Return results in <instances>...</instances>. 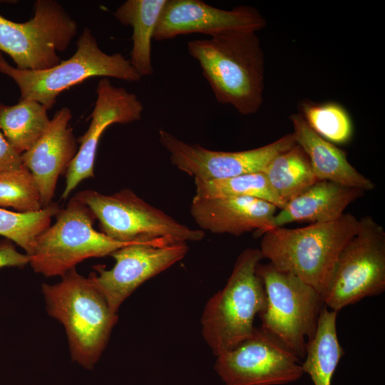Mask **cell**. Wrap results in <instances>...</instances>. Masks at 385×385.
I'll use <instances>...</instances> for the list:
<instances>
[{
    "label": "cell",
    "mask_w": 385,
    "mask_h": 385,
    "mask_svg": "<svg viewBox=\"0 0 385 385\" xmlns=\"http://www.w3.org/2000/svg\"><path fill=\"white\" fill-rule=\"evenodd\" d=\"M216 100L242 115L258 111L263 101L264 53L255 31H237L187 43Z\"/></svg>",
    "instance_id": "1"
},
{
    "label": "cell",
    "mask_w": 385,
    "mask_h": 385,
    "mask_svg": "<svg viewBox=\"0 0 385 385\" xmlns=\"http://www.w3.org/2000/svg\"><path fill=\"white\" fill-rule=\"evenodd\" d=\"M41 291L48 314L64 327L71 360L93 369L109 340L118 314L90 277L76 268L56 284L43 283Z\"/></svg>",
    "instance_id": "2"
},
{
    "label": "cell",
    "mask_w": 385,
    "mask_h": 385,
    "mask_svg": "<svg viewBox=\"0 0 385 385\" xmlns=\"http://www.w3.org/2000/svg\"><path fill=\"white\" fill-rule=\"evenodd\" d=\"M358 225L354 215L344 213L334 221L304 227H276L262 235L260 250L277 269L296 275L322 295L340 252Z\"/></svg>",
    "instance_id": "3"
},
{
    "label": "cell",
    "mask_w": 385,
    "mask_h": 385,
    "mask_svg": "<svg viewBox=\"0 0 385 385\" xmlns=\"http://www.w3.org/2000/svg\"><path fill=\"white\" fill-rule=\"evenodd\" d=\"M260 249L246 248L238 256L225 286L207 302L202 333L214 355L230 350L255 330L254 319L267 306V296L256 268Z\"/></svg>",
    "instance_id": "4"
},
{
    "label": "cell",
    "mask_w": 385,
    "mask_h": 385,
    "mask_svg": "<svg viewBox=\"0 0 385 385\" xmlns=\"http://www.w3.org/2000/svg\"><path fill=\"white\" fill-rule=\"evenodd\" d=\"M0 73L16 83L20 101L33 100L48 110L54 106L61 93L90 78L112 77L128 82L141 79L121 53L103 51L87 27L77 40L73 55L58 65L40 71L20 70L9 64L0 52Z\"/></svg>",
    "instance_id": "5"
},
{
    "label": "cell",
    "mask_w": 385,
    "mask_h": 385,
    "mask_svg": "<svg viewBox=\"0 0 385 385\" xmlns=\"http://www.w3.org/2000/svg\"><path fill=\"white\" fill-rule=\"evenodd\" d=\"M75 195L91 209L101 232L118 242L168 245L197 242L205 237L203 230L179 222L130 189L111 195L86 190Z\"/></svg>",
    "instance_id": "6"
},
{
    "label": "cell",
    "mask_w": 385,
    "mask_h": 385,
    "mask_svg": "<svg viewBox=\"0 0 385 385\" xmlns=\"http://www.w3.org/2000/svg\"><path fill=\"white\" fill-rule=\"evenodd\" d=\"M267 296V306L258 316L261 328L299 359L314 335L322 308V295L296 275L270 262L257 265Z\"/></svg>",
    "instance_id": "7"
},
{
    "label": "cell",
    "mask_w": 385,
    "mask_h": 385,
    "mask_svg": "<svg viewBox=\"0 0 385 385\" xmlns=\"http://www.w3.org/2000/svg\"><path fill=\"white\" fill-rule=\"evenodd\" d=\"M55 217L56 222L37 237L34 251L29 256L34 271L46 277H62L86 259L111 255L130 244L115 241L96 230L93 213L76 195Z\"/></svg>",
    "instance_id": "8"
},
{
    "label": "cell",
    "mask_w": 385,
    "mask_h": 385,
    "mask_svg": "<svg viewBox=\"0 0 385 385\" xmlns=\"http://www.w3.org/2000/svg\"><path fill=\"white\" fill-rule=\"evenodd\" d=\"M385 290V231L369 215L359 220L355 235L340 252L322 294L324 305L338 312Z\"/></svg>",
    "instance_id": "9"
},
{
    "label": "cell",
    "mask_w": 385,
    "mask_h": 385,
    "mask_svg": "<svg viewBox=\"0 0 385 385\" xmlns=\"http://www.w3.org/2000/svg\"><path fill=\"white\" fill-rule=\"evenodd\" d=\"M34 17L23 23L0 14V52L20 70L40 71L61 61L58 52L68 47L78 31L76 21L56 1L37 0Z\"/></svg>",
    "instance_id": "10"
},
{
    "label": "cell",
    "mask_w": 385,
    "mask_h": 385,
    "mask_svg": "<svg viewBox=\"0 0 385 385\" xmlns=\"http://www.w3.org/2000/svg\"><path fill=\"white\" fill-rule=\"evenodd\" d=\"M216 357L215 370L225 385H280L304 374L300 359L261 327Z\"/></svg>",
    "instance_id": "11"
},
{
    "label": "cell",
    "mask_w": 385,
    "mask_h": 385,
    "mask_svg": "<svg viewBox=\"0 0 385 385\" xmlns=\"http://www.w3.org/2000/svg\"><path fill=\"white\" fill-rule=\"evenodd\" d=\"M158 134V141L169 153L172 163L195 180H200L263 173L277 155L296 144L293 133H289L257 148L219 151L186 143L163 129H160Z\"/></svg>",
    "instance_id": "12"
},
{
    "label": "cell",
    "mask_w": 385,
    "mask_h": 385,
    "mask_svg": "<svg viewBox=\"0 0 385 385\" xmlns=\"http://www.w3.org/2000/svg\"><path fill=\"white\" fill-rule=\"evenodd\" d=\"M189 247L185 242L162 245L130 243L111 254L115 261L111 270L93 267L98 274L89 277L105 297L111 311L118 314L121 304L139 286L182 260Z\"/></svg>",
    "instance_id": "13"
},
{
    "label": "cell",
    "mask_w": 385,
    "mask_h": 385,
    "mask_svg": "<svg viewBox=\"0 0 385 385\" xmlns=\"http://www.w3.org/2000/svg\"><path fill=\"white\" fill-rule=\"evenodd\" d=\"M97 98L89 116L90 125L78 140V152L66 174L61 198L66 199L85 179L94 177L97 148L106 129L115 123L127 124L141 119L143 106L138 96L102 78L96 87Z\"/></svg>",
    "instance_id": "14"
},
{
    "label": "cell",
    "mask_w": 385,
    "mask_h": 385,
    "mask_svg": "<svg viewBox=\"0 0 385 385\" xmlns=\"http://www.w3.org/2000/svg\"><path fill=\"white\" fill-rule=\"evenodd\" d=\"M265 25L262 15L251 6H239L226 10L201 0H166L153 39L162 41L190 34L213 37L231 31L257 32Z\"/></svg>",
    "instance_id": "15"
},
{
    "label": "cell",
    "mask_w": 385,
    "mask_h": 385,
    "mask_svg": "<svg viewBox=\"0 0 385 385\" xmlns=\"http://www.w3.org/2000/svg\"><path fill=\"white\" fill-rule=\"evenodd\" d=\"M71 110L56 112L41 137L21 154L23 165L32 174L38 186L43 208L51 204L58 179L65 175L78 148L69 122Z\"/></svg>",
    "instance_id": "16"
},
{
    "label": "cell",
    "mask_w": 385,
    "mask_h": 385,
    "mask_svg": "<svg viewBox=\"0 0 385 385\" xmlns=\"http://www.w3.org/2000/svg\"><path fill=\"white\" fill-rule=\"evenodd\" d=\"M277 210L274 204L252 197H193L190 205L191 216L200 230L235 236L252 231L262 235L275 227Z\"/></svg>",
    "instance_id": "17"
},
{
    "label": "cell",
    "mask_w": 385,
    "mask_h": 385,
    "mask_svg": "<svg viewBox=\"0 0 385 385\" xmlns=\"http://www.w3.org/2000/svg\"><path fill=\"white\" fill-rule=\"evenodd\" d=\"M290 119L295 143L307 156L318 180H329L365 192L375 188L370 179L350 164L343 150L317 135L300 114H293Z\"/></svg>",
    "instance_id": "18"
},
{
    "label": "cell",
    "mask_w": 385,
    "mask_h": 385,
    "mask_svg": "<svg viewBox=\"0 0 385 385\" xmlns=\"http://www.w3.org/2000/svg\"><path fill=\"white\" fill-rule=\"evenodd\" d=\"M365 191L329 180H318L276 213L274 227L295 222L322 223L339 218Z\"/></svg>",
    "instance_id": "19"
},
{
    "label": "cell",
    "mask_w": 385,
    "mask_h": 385,
    "mask_svg": "<svg viewBox=\"0 0 385 385\" xmlns=\"http://www.w3.org/2000/svg\"><path fill=\"white\" fill-rule=\"evenodd\" d=\"M165 2L166 0H127L113 13L121 24L133 29L129 61L141 78L150 76L154 72L151 44Z\"/></svg>",
    "instance_id": "20"
},
{
    "label": "cell",
    "mask_w": 385,
    "mask_h": 385,
    "mask_svg": "<svg viewBox=\"0 0 385 385\" xmlns=\"http://www.w3.org/2000/svg\"><path fill=\"white\" fill-rule=\"evenodd\" d=\"M337 312L324 306L316 332L307 344L302 368L314 385H332L334 374L344 354L337 336Z\"/></svg>",
    "instance_id": "21"
},
{
    "label": "cell",
    "mask_w": 385,
    "mask_h": 385,
    "mask_svg": "<svg viewBox=\"0 0 385 385\" xmlns=\"http://www.w3.org/2000/svg\"><path fill=\"white\" fill-rule=\"evenodd\" d=\"M48 109L33 100H19L15 105L0 103V131L19 154L29 150L47 128Z\"/></svg>",
    "instance_id": "22"
},
{
    "label": "cell",
    "mask_w": 385,
    "mask_h": 385,
    "mask_svg": "<svg viewBox=\"0 0 385 385\" xmlns=\"http://www.w3.org/2000/svg\"><path fill=\"white\" fill-rule=\"evenodd\" d=\"M263 173L285 205L318 181L307 156L297 144L277 155Z\"/></svg>",
    "instance_id": "23"
},
{
    "label": "cell",
    "mask_w": 385,
    "mask_h": 385,
    "mask_svg": "<svg viewBox=\"0 0 385 385\" xmlns=\"http://www.w3.org/2000/svg\"><path fill=\"white\" fill-rule=\"evenodd\" d=\"M195 184L196 198L252 197L268 201L279 210L285 205L272 190L262 172L210 180H195Z\"/></svg>",
    "instance_id": "24"
},
{
    "label": "cell",
    "mask_w": 385,
    "mask_h": 385,
    "mask_svg": "<svg viewBox=\"0 0 385 385\" xmlns=\"http://www.w3.org/2000/svg\"><path fill=\"white\" fill-rule=\"evenodd\" d=\"M60 208L51 203L34 212H18L0 207V235L20 246L31 256L37 237L50 227Z\"/></svg>",
    "instance_id": "25"
},
{
    "label": "cell",
    "mask_w": 385,
    "mask_h": 385,
    "mask_svg": "<svg viewBox=\"0 0 385 385\" xmlns=\"http://www.w3.org/2000/svg\"><path fill=\"white\" fill-rule=\"evenodd\" d=\"M300 114L317 135L334 145L348 143L354 135L351 118L344 106L335 102H304Z\"/></svg>",
    "instance_id": "26"
},
{
    "label": "cell",
    "mask_w": 385,
    "mask_h": 385,
    "mask_svg": "<svg viewBox=\"0 0 385 385\" xmlns=\"http://www.w3.org/2000/svg\"><path fill=\"white\" fill-rule=\"evenodd\" d=\"M0 207L22 213L43 209L38 186L25 166L0 173Z\"/></svg>",
    "instance_id": "27"
},
{
    "label": "cell",
    "mask_w": 385,
    "mask_h": 385,
    "mask_svg": "<svg viewBox=\"0 0 385 385\" xmlns=\"http://www.w3.org/2000/svg\"><path fill=\"white\" fill-rule=\"evenodd\" d=\"M30 257L18 252L13 242L0 240V269L3 267H24L29 264Z\"/></svg>",
    "instance_id": "28"
},
{
    "label": "cell",
    "mask_w": 385,
    "mask_h": 385,
    "mask_svg": "<svg viewBox=\"0 0 385 385\" xmlns=\"http://www.w3.org/2000/svg\"><path fill=\"white\" fill-rule=\"evenodd\" d=\"M22 165L21 154L9 144L0 131V173L19 168Z\"/></svg>",
    "instance_id": "29"
}]
</instances>
